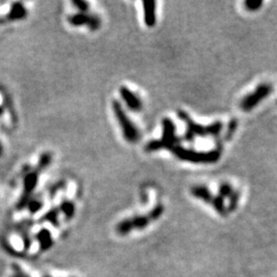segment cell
<instances>
[{
    "instance_id": "21",
    "label": "cell",
    "mask_w": 277,
    "mask_h": 277,
    "mask_svg": "<svg viewBox=\"0 0 277 277\" xmlns=\"http://www.w3.org/2000/svg\"><path fill=\"white\" fill-rule=\"evenodd\" d=\"M263 5L262 0H247L244 2V6L249 11H257Z\"/></svg>"
},
{
    "instance_id": "6",
    "label": "cell",
    "mask_w": 277,
    "mask_h": 277,
    "mask_svg": "<svg viewBox=\"0 0 277 277\" xmlns=\"http://www.w3.org/2000/svg\"><path fill=\"white\" fill-rule=\"evenodd\" d=\"M273 92V86L271 83H262L259 85L254 92H249L240 101V109L244 112H249L255 109L263 100H265Z\"/></svg>"
},
{
    "instance_id": "25",
    "label": "cell",
    "mask_w": 277,
    "mask_h": 277,
    "mask_svg": "<svg viewBox=\"0 0 277 277\" xmlns=\"http://www.w3.org/2000/svg\"><path fill=\"white\" fill-rule=\"evenodd\" d=\"M1 154H2V146L0 145V155H1Z\"/></svg>"
},
{
    "instance_id": "1",
    "label": "cell",
    "mask_w": 277,
    "mask_h": 277,
    "mask_svg": "<svg viewBox=\"0 0 277 277\" xmlns=\"http://www.w3.org/2000/svg\"><path fill=\"white\" fill-rule=\"evenodd\" d=\"M178 117L186 124V133L184 135V140L190 143L195 141L197 137L206 138V137H215L218 138L223 130L224 126L221 121H216L209 126H201V124L193 121V119L187 114L185 111L180 110L177 112Z\"/></svg>"
},
{
    "instance_id": "5",
    "label": "cell",
    "mask_w": 277,
    "mask_h": 277,
    "mask_svg": "<svg viewBox=\"0 0 277 277\" xmlns=\"http://www.w3.org/2000/svg\"><path fill=\"white\" fill-rule=\"evenodd\" d=\"M112 110L114 115L116 117L117 122L119 123V127L122 130L123 138H126V141L131 144H136L141 138V133L138 129L135 126V123L130 119L127 112L124 111L121 104L114 100L112 102Z\"/></svg>"
},
{
    "instance_id": "7",
    "label": "cell",
    "mask_w": 277,
    "mask_h": 277,
    "mask_svg": "<svg viewBox=\"0 0 277 277\" xmlns=\"http://www.w3.org/2000/svg\"><path fill=\"white\" fill-rule=\"evenodd\" d=\"M68 22L71 26L80 27L87 26L92 31L99 30L102 26V20L98 15L94 13H85V12H77L74 15L68 17Z\"/></svg>"
},
{
    "instance_id": "17",
    "label": "cell",
    "mask_w": 277,
    "mask_h": 277,
    "mask_svg": "<svg viewBox=\"0 0 277 277\" xmlns=\"http://www.w3.org/2000/svg\"><path fill=\"white\" fill-rule=\"evenodd\" d=\"M233 191H234L233 186L230 183L224 182L219 186V194H218V195H220L222 198H224V199L229 198L231 196V194L233 193Z\"/></svg>"
},
{
    "instance_id": "13",
    "label": "cell",
    "mask_w": 277,
    "mask_h": 277,
    "mask_svg": "<svg viewBox=\"0 0 277 277\" xmlns=\"http://www.w3.org/2000/svg\"><path fill=\"white\" fill-rule=\"evenodd\" d=\"M26 16H27V10L25 6L20 2H16L11 5V8L7 15V19L11 21H17L26 18Z\"/></svg>"
},
{
    "instance_id": "18",
    "label": "cell",
    "mask_w": 277,
    "mask_h": 277,
    "mask_svg": "<svg viewBox=\"0 0 277 277\" xmlns=\"http://www.w3.org/2000/svg\"><path fill=\"white\" fill-rule=\"evenodd\" d=\"M239 198H240V192L238 190H236V191L234 190L233 193L231 194V196L229 197V202H228V206H227L228 212H234L237 209Z\"/></svg>"
},
{
    "instance_id": "2",
    "label": "cell",
    "mask_w": 277,
    "mask_h": 277,
    "mask_svg": "<svg viewBox=\"0 0 277 277\" xmlns=\"http://www.w3.org/2000/svg\"><path fill=\"white\" fill-rule=\"evenodd\" d=\"M52 159L51 154L49 152H46L43 155L40 156V159L36 165V168L32 171L28 173L25 178H24V190L22 195L18 201L17 209L18 210H23L25 207H27L28 203L32 199L31 196L37 186L38 183V177L41 173V171H44L46 169L47 166L50 164Z\"/></svg>"
},
{
    "instance_id": "20",
    "label": "cell",
    "mask_w": 277,
    "mask_h": 277,
    "mask_svg": "<svg viewBox=\"0 0 277 277\" xmlns=\"http://www.w3.org/2000/svg\"><path fill=\"white\" fill-rule=\"evenodd\" d=\"M237 127H238V121H237V119H232V120L228 123L227 132H226V135H225V140H226V141H228L230 138L233 137V135L235 134V132H236V130H237Z\"/></svg>"
},
{
    "instance_id": "19",
    "label": "cell",
    "mask_w": 277,
    "mask_h": 277,
    "mask_svg": "<svg viewBox=\"0 0 277 277\" xmlns=\"http://www.w3.org/2000/svg\"><path fill=\"white\" fill-rule=\"evenodd\" d=\"M43 205H44L43 201L39 200L38 198H34V199H31L29 201L27 207H28V210H29V212L31 214H35V213L39 212L41 209H43Z\"/></svg>"
},
{
    "instance_id": "22",
    "label": "cell",
    "mask_w": 277,
    "mask_h": 277,
    "mask_svg": "<svg viewBox=\"0 0 277 277\" xmlns=\"http://www.w3.org/2000/svg\"><path fill=\"white\" fill-rule=\"evenodd\" d=\"M163 212H164V207H163V205H162V204H158V205H156V206L154 207V209H152V210L148 213V215L151 217L152 221H156L157 219H159V218L162 216Z\"/></svg>"
},
{
    "instance_id": "10",
    "label": "cell",
    "mask_w": 277,
    "mask_h": 277,
    "mask_svg": "<svg viewBox=\"0 0 277 277\" xmlns=\"http://www.w3.org/2000/svg\"><path fill=\"white\" fill-rule=\"evenodd\" d=\"M191 194H192V196L194 198H197L207 204H211L213 203L214 201V198H215V195L214 194L211 192V190L209 189V187H206L204 185H195V186H193L191 187V190H190Z\"/></svg>"
},
{
    "instance_id": "12",
    "label": "cell",
    "mask_w": 277,
    "mask_h": 277,
    "mask_svg": "<svg viewBox=\"0 0 277 277\" xmlns=\"http://www.w3.org/2000/svg\"><path fill=\"white\" fill-rule=\"evenodd\" d=\"M36 239L39 242V247L43 252L48 251V249L52 246L53 244V240H52V236L51 233L44 228L41 229L37 234H36Z\"/></svg>"
},
{
    "instance_id": "4",
    "label": "cell",
    "mask_w": 277,
    "mask_h": 277,
    "mask_svg": "<svg viewBox=\"0 0 277 277\" xmlns=\"http://www.w3.org/2000/svg\"><path fill=\"white\" fill-rule=\"evenodd\" d=\"M162 137L157 140H152L145 146L146 152H155L161 149L172 150L175 146L179 145V138L177 136L176 124L171 118H164L162 120Z\"/></svg>"
},
{
    "instance_id": "14",
    "label": "cell",
    "mask_w": 277,
    "mask_h": 277,
    "mask_svg": "<svg viewBox=\"0 0 277 277\" xmlns=\"http://www.w3.org/2000/svg\"><path fill=\"white\" fill-rule=\"evenodd\" d=\"M59 216H60V211L59 209H55L52 207L46 214H45L41 218V222H48L53 227H59L60 222H59Z\"/></svg>"
},
{
    "instance_id": "23",
    "label": "cell",
    "mask_w": 277,
    "mask_h": 277,
    "mask_svg": "<svg viewBox=\"0 0 277 277\" xmlns=\"http://www.w3.org/2000/svg\"><path fill=\"white\" fill-rule=\"evenodd\" d=\"M72 3L79 10V12L88 13L90 11V4L87 1H85V0H74Z\"/></svg>"
},
{
    "instance_id": "8",
    "label": "cell",
    "mask_w": 277,
    "mask_h": 277,
    "mask_svg": "<svg viewBox=\"0 0 277 277\" xmlns=\"http://www.w3.org/2000/svg\"><path fill=\"white\" fill-rule=\"evenodd\" d=\"M119 93L122 96V100L126 103L127 107L134 111V112H140L143 110V102L138 98V96L131 91L127 87H120L119 88Z\"/></svg>"
},
{
    "instance_id": "15",
    "label": "cell",
    "mask_w": 277,
    "mask_h": 277,
    "mask_svg": "<svg viewBox=\"0 0 277 277\" xmlns=\"http://www.w3.org/2000/svg\"><path fill=\"white\" fill-rule=\"evenodd\" d=\"M59 211L64 214L67 220H70L75 215V204L70 200H64L61 202Z\"/></svg>"
},
{
    "instance_id": "24",
    "label": "cell",
    "mask_w": 277,
    "mask_h": 277,
    "mask_svg": "<svg viewBox=\"0 0 277 277\" xmlns=\"http://www.w3.org/2000/svg\"><path fill=\"white\" fill-rule=\"evenodd\" d=\"M12 270H13V274L10 277H29L28 276L19 265H12Z\"/></svg>"
},
{
    "instance_id": "11",
    "label": "cell",
    "mask_w": 277,
    "mask_h": 277,
    "mask_svg": "<svg viewBox=\"0 0 277 277\" xmlns=\"http://www.w3.org/2000/svg\"><path fill=\"white\" fill-rule=\"evenodd\" d=\"M131 232L133 230H142L145 229L146 227H148L150 225V223L152 222L151 217L147 214V215H138V216H134L132 218H128L126 219Z\"/></svg>"
},
{
    "instance_id": "3",
    "label": "cell",
    "mask_w": 277,
    "mask_h": 277,
    "mask_svg": "<svg viewBox=\"0 0 277 277\" xmlns=\"http://www.w3.org/2000/svg\"><path fill=\"white\" fill-rule=\"evenodd\" d=\"M171 151L178 159L191 163H215L221 158V152L219 149L212 151H196L185 148L179 144Z\"/></svg>"
},
{
    "instance_id": "16",
    "label": "cell",
    "mask_w": 277,
    "mask_h": 277,
    "mask_svg": "<svg viewBox=\"0 0 277 277\" xmlns=\"http://www.w3.org/2000/svg\"><path fill=\"white\" fill-rule=\"evenodd\" d=\"M212 206L215 209V211L220 215V216H227L229 213L227 210V205L225 204V199L222 198L220 195H215L214 201L212 203Z\"/></svg>"
},
{
    "instance_id": "9",
    "label": "cell",
    "mask_w": 277,
    "mask_h": 277,
    "mask_svg": "<svg viewBox=\"0 0 277 277\" xmlns=\"http://www.w3.org/2000/svg\"><path fill=\"white\" fill-rule=\"evenodd\" d=\"M143 13H144V22L147 27H154L156 24V5L157 3L152 0L143 1Z\"/></svg>"
}]
</instances>
